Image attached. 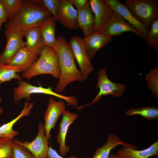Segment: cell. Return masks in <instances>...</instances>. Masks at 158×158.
<instances>
[{
  "label": "cell",
  "instance_id": "obj_1",
  "mask_svg": "<svg viewBox=\"0 0 158 158\" xmlns=\"http://www.w3.org/2000/svg\"><path fill=\"white\" fill-rule=\"evenodd\" d=\"M56 39L53 48L57 55L60 74L54 90L59 94L63 92L67 85L71 82L75 81L83 82L85 80L76 66L69 43L62 34L59 35Z\"/></svg>",
  "mask_w": 158,
  "mask_h": 158
},
{
  "label": "cell",
  "instance_id": "obj_2",
  "mask_svg": "<svg viewBox=\"0 0 158 158\" xmlns=\"http://www.w3.org/2000/svg\"><path fill=\"white\" fill-rule=\"evenodd\" d=\"M51 15L43 5L32 0H23L18 11L11 20L6 23L5 28L23 32L33 27H40L43 21Z\"/></svg>",
  "mask_w": 158,
  "mask_h": 158
},
{
  "label": "cell",
  "instance_id": "obj_3",
  "mask_svg": "<svg viewBox=\"0 0 158 158\" xmlns=\"http://www.w3.org/2000/svg\"><path fill=\"white\" fill-rule=\"evenodd\" d=\"M60 72L58 57L54 48L45 45L37 60L28 71L22 75L30 80L33 77L43 74H49L59 79Z\"/></svg>",
  "mask_w": 158,
  "mask_h": 158
},
{
  "label": "cell",
  "instance_id": "obj_4",
  "mask_svg": "<svg viewBox=\"0 0 158 158\" xmlns=\"http://www.w3.org/2000/svg\"><path fill=\"white\" fill-rule=\"evenodd\" d=\"M18 86L13 90V97L15 103L18 104L22 99L25 98L27 101L31 99V95L34 94H43L51 95L65 100L68 103L76 107L78 103V99L73 95L69 96L56 93L54 92L51 86L47 88L40 85L35 86L25 81L18 80Z\"/></svg>",
  "mask_w": 158,
  "mask_h": 158
},
{
  "label": "cell",
  "instance_id": "obj_5",
  "mask_svg": "<svg viewBox=\"0 0 158 158\" xmlns=\"http://www.w3.org/2000/svg\"><path fill=\"white\" fill-rule=\"evenodd\" d=\"M126 6L135 17L149 28L158 18V3L155 0H126Z\"/></svg>",
  "mask_w": 158,
  "mask_h": 158
},
{
  "label": "cell",
  "instance_id": "obj_6",
  "mask_svg": "<svg viewBox=\"0 0 158 158\" xmlns=\"http://www.w3.org/2000/svg\"><path fill=\"white\" fill-rule=\"evenodd\" d=\"M6 45L0 56V64L8 65L16 52L25 47L26 42L23 40V32L12 28H6L4 32Z\"/></svg>",
  "mask_w": 158,
  "mask_h": 158
},
{
  "label": "cell",
  "instance_id": "obj_7",
  "mask_svg": "<svg viewBox=\"0 0 158 158\" xmlns=\"http://www.w3.org/2000/svg\"><path fill=\"white\" fill-rule=\"evenodd\" d=\"M73 53L80 69V71L86 80L90 73L94 70L89 59L85 47L83 38L78 36L71 37L69 41Z\"/></svg>",
  "mask_w": 158,
  "mask_h": 158
},
{
  "label": "cell",
  "instance_id": "obj_8",
  "mask_svg": "<svg viewBox=\"0 0 158 158\" xmlns=\"http://www.w3.org/2000/svg\"><path fill=\"white\" fill-rule=\"evenodd\" d=\"M97 74V82L96 89H99V91L92 101L88 105L99 101L102 96L109 95L117 97L123 95L125 91V86L121 84L112 82L107 77L106 70L104 68L98 71Z\"/></svg>",
  "mask_w": 158,
  "mask_h": 158
},
{
  "label": "cell",
  "instance_id": "obj_9",
  "mask_svg": "<svg viewBox=\"0 0 158 158\" xmlns=\"http://www.w3.org/2000/svg\"><path fill=\"white\" fill-rule=\"evenodd\" d=\"M132 32L145 40L144 37L139 33L128 22L114 10L111 18L100 32L106 36H119L123 33Z\"/></svg>",
  "mask_w": 158,
  "mask_h": 158
},
{
  "label": "cell",
  "instance_id": "obj_10",
  "mask_svg": "<svg viewBox=\"0 0 158 158\" xmlns=\"http://www.w3.org/2000/svg\"><path fill=\"white\" fill-rule=\"evenodd\" d=\"M38 132L35 138L31 142H21L16 139L13 142L20 145L30 152L35 158H46L48 150V139L46 136L44 125L41 122L38 124Z\"/></svg>",
  "mask_w": 158,
  "mask_h": 158
},
{
  "label": "cell",
  "instance_id": "obj_11",
  "mask_svg": "<svg viewBox=\"0 0 158 158\" xmlns=\"http://www.w3.org/2000/svg\"><path fill=\"white\" fill-rule=\"evenodd\" d=\"M66 110V105L63 101H57L52 97H50L44 115L45 134L48 140L51 138V130L55 128L57 120Z\"/></svg>",
  "mask_w": 158,
  "mask_h": 158
},
{
  "label": "cell",
  "instance_id": "obj_12",
  "mask_svg": "<svg viewBox=\"0 0 158 158\" xmlns=\"http://www.w3.org/2000/svg\"><path fill=\"white\" fill-rule=\"evenodd\" d=\"M95 16L93 32L100 33L111 16L114 10L106 0H90Z\"/></svg>",
  "mask_w": 158,
  "mask_h": 158
},
{
  "label": "cell",
  "instance_id": "obj_13",
  "mask_svg": "<svg viewBox=\"0 0 158 158\" xmlns=\"http://www.w3.org/2000/svg\"><path fill=\"white\" fill-rule=\"evenodd\" d=\"M73 5L71 0H61L58 11V21L71 30L79 28L77 23L78 13Z\"/></svg>",
  "mask_w": 158,
  "mask_h": 158
},
{
  "label": "cell",
  "instance_id": "obj_14",
  "mask_svg": "<svg viewBox=\"0 0 158 158\" xmlns=\"http://www.w3.org/2000/svg\"><path fill=\"white\" fill-rule=\"evenodd\" d=\"M113 10L129 23L140 34L146 37L149 28L138 20L128 7L118 0H106Z\"/></svg>",
  "mask_w": 158,
  "mask_h": 158
},
{
  "label": "cell",
  "instance_id": "obj_15",
  "mask_svg": "<svg viewBox=\"0 0 158 158\" xmlns=\"http://www.w3.org/2000/svg\"><path fill=\"white\" fill-rule=\"evenodd\" d=\"M39 58L25 47L20 49L10 61L8 65L19 68L21 72L29 71Z\"/></svg>",
  "mask_w": 158,
  "mask_h": 158
},
{
  "label": "cell",
  "instance_id": "obj_16",
  "mask_svg": "<svg viewBox=\"0 0 158 158\" xmlns=\"http://www.w3.org/2000/svg\"><path fill=\"white\" fill-rule=\"evenodd\" d=\"M60 123L59 131L56 137L57 141L59 144V151L62 156L65 155L69 151L70 147L66 145V136L70 126L78 117V114L66 110L62 114Z\"/></svg>",
  "mask_w": 158,
  "mask_h": 158
},
{
  "label": "cell",
  "instance_id": "obj_17",
  "mask_svg": "<svg viewBox=\"0 0 158 158\" xmlns=\"http://www.w3.org/2000/svg\"><path fill=\"white\" fill-rule=\"evenodd\" d=\"M83 40L89 59L91 61L99 50L112 40V37L93 32L85 37Z\"/></svg>",
  "mask_w": 158,
  "mask_h": 158
},
{
  "label": "cell",
  "instance_id": "obj_18",
  "mask_svg": "<svg viewBox=\"0 0 158 158\" xmlns=\"http://www.w3.org/2000/svg\"><path fill=\"white\" fill-rule=\"evenodd\" d=\"M24 36L26 40L25 47L37 56H40L44 44L40 27H34L23 31Z\"/></svg>",
  "mask_w": 158,
  "mask_h": 158
},
{
  "label": "cell",
  "instance_id": "obj_19",
  "mask_svg": "<svg viewBox=\"0 0 158 158\" xmlns=\"http://www.w3.org/2000/svg\"><path fill=\"white\" fill-rule=\"evenodd\" d=\"M120 158H148L158 155V141L154 143L148 147L142 150L127 146L123 147L117 152Z\"/></svg>",
  "mask_w": 158,
  "mask_h": 158
},
{
  "label": "cell",
  "instance_id": "obj_20",
  "mask_svg": "<svg viewBox=\"0 0 158 158\" xmlns=\"http://www.w3.org/2000/svg\"><path fill=\"white\" fill-rule=\"evenodd\" d=\"M34 103L25 102L24 107L20 113L15 118L8 123L4 124L0 127V138H5L13 140L15 137L19 134L18 131L13 130L14 124L21 118L28 116L33 108Z\"/></svg>",
  "mask_w": 158,
  "mask_h": 158
},
{
  "label": "cell",
  "instance_id": "obj_21",
  "mask_svg": "<svg viewBox=\"0 0 158 158\" xmlns=\"http://www.w3.org/2000/svg\"><path fill=\"white\" fill-rule=\"evenodd\" d=\"M77 23L79 28L83 30L85 37L88 36L93 32L95 16L89 1L78 13Z\"/></svg>",
  "mask_w": 158,
  "mask_h": 158
},
{
  "label": "cell",
  "instance_id": "obj_22",
  "mask_svg": "<svg viewBox=\"0 0 158 158\" xmlns=\"http://www.w3.org/2000/svg\"><path fill=\"white\" fill-rule=\"evenodd\" d=\"M119 145L138 148L134 145L123 141L115 133H111L108 136L104 144L96 149L92 158H108L111 150Z\"/></svg>",
  "mask_w": 158,
  "mask_h": 158
},
{
  "label": "cell",
  "instance_id": "obj_23",
  "mask_svg": "<svg viewBox=\"0 0 158 158\" xmlns=\"http://www.w3.org/2000/svg\"><path fill=\"white\" fill-rule=\"evenodd\" d=\"M56 20L53 16L43 21L40 26L44 45L53 47L57 39L55 36Z\"/></svg>",
  "mask_w": 158,
  "mask_h": 158
},
{
  "label": "cell",
  "instance_id": "obj_24",
  "mask_svg": "<svg viewBox=\"0 0 158 158\" xmlns=\"http://www.w3.org/2000/svg\"><path fill=\"white\" fill-rule=\"evenodd\" d=\"M125 114L129 116L139 115L149 120H155L158 118V109L155 106L132 108L126 111Z\"/></svg>",
  "mask_w": 158,
  "mask_h": 158
},
{
  "label": "cell",
  "instance_id": "obj_25",
  "mask_svg": "<svg viewBox=\"0 0 158 158\" xmlns=\"http://www.w3.org/2000/svg\"><path fill=\"white\" fill-rule=\"evenodd\" d=\"M17 72H21L18 68L11 66L8 65L0 64V84L9 81L13 79L21 80L20 75Z\"/></svg>",
  "mask_w": 158,
  "mask_h": 158
},
{
  "label": "cell",
  "instance_id": "obj_26",
  "mask_svg": "<svg viewBox=\"0 0 158 158\" xmlns=\"http://www.w3.org/2000/svg\"><path fill=\"white\" fill-rule=\"evenodd\" d=\"M148 33L145 40L147 44L155 51H158V18L150 25Z\"/></svg>",
  "mask_w": 158,
  "mask_h": 158
},
{
  "label": "cell",
  "instance_id": "obj_27",
  "mask_svg": "<svg viewBox=\"0 0 158 158\" xmlns=\"http://www.w3.org/2000/svg\"><path fill=\"white\" fill-rule=\"evenodd\" d=\"M148 88L155 97H158V67L150 70L145 75Z\"/></svg>",
  "mask_w": 158,
  "mask_h": 158
},
{
  "label": "cell",
  "instance_id": "obj_28",
  "mask_svg": "<svg viewBox=\"0 0 158 158\" xmlns=\"http://www.w3.org/2000/svg\"><path fill=\"white\" fill-rule=\"evenodd\" d=\"M5 8L8 20H11L16 14L22 5V0H1Z\"/></svg>",
  "mask_w": 158,
  "mask_h": 158
},
{
  "label": "cell",
  "instance_id": "obj_29",
  "mask_svg": "<svg viewBox=\"0 0 158 158\" xmlns=\"http://www.w3.org/2000/svg\"><path fill=\"white\" fill-rule=\"evenodd\" d=\"M13 140L0 138V158H13Z\"/></svg>",
  "mask_w": 158,
  "mask_h": 158
},
{
  "label": "cell",
  "instance_id": "obj_30",
  "mask_svg": "<svg viewBox=\"0 0 158 158\" xmlns=\"http://www.w3.org/2000/svg\"><path fill=\"white\" fill-rule=\"evenodd\" d=\"M33 1L44 6L58 21V11L61 0H32Z\"/></svg>",
  "mask_w": 158,
  "mask_h": 158
},
{
  "label": "cell",
  "instance_id": "obj_31",
  "mask_svg": "<svg viewBox=\"0 0 158 158\" xmlns=\"http://www.w3.org/2000/svg\"><path fill=\"white\" fill-rule=\"evenodd\" d=\"M13 158H35L32 153L23 146L13 142Z\"/></svg>",
  "mask_w": 158,
  "mask_h": 158
},
{
  "label": "cell",
  "instance_id": "obj_32",
  "mask_svg": "<svg viewBox=\"0 0 158 158\" xmlns=\"http://www.w3.org/2000/svg\"><path fill=\"white\" fill-rule=\"evenodd\" d=\"M8 21L5 8L1 0H0V23H6Z\"/></svg>",
  "mask_w": 158,
  "mask_h": 158
},
{
  "label": "cell",
  "instance_id": "obj_33",
  "mask_svg": "<svg viewBox=\"0 0 158 158\" xmlns=\"http://www.w3.org/2000/svg\"><path fill=\"white\" fill-rule=\"evenodd\" d=\"M47 158H64L60 156L57 152L50 146L49 148L47 155ZM67 158H78L75 156H73Z\"/></svg>",
  "mask_w": 158,
  "mask_h": 158
},
{
  "label": "cell",
  "instance_id": "obj_34",
  "mask_svg": "<svg viewBox=\"0 0 158 158\" xmlns=\"http://www.w3.org/2000/svg\"><path fill=\"white\" fill-rule=\"evenodd\" d=\"M71 1L77 8L78 13L83 8L87 0H71Z\"/></svg>",
  "mask_w": 158,
  "mask_h": 158
},
{
  "label": "cell",
  "instance_id": "obj_35",
  "mask_svg": "<svg viewBox=\"0 0 158 158\" xmlns=\"http://www.w3.org/2000/svg\"><path fill=\"white\" fill-rule=\"evenodd\" d=\"M108 158H120L116 154L113 153L110 155Z\"/></svg>",
  "mask_w": 158,
  "mask_h": 158
},
{
  "label": "cell",
  "instance_id": "obj_36",
  "mask_svg": "<svg viewBox=\"0 0 158 158\" xmlns=\"http://www.w3.org/2000/svg\"><path fill=\"white\" fill-rule=\"evenodd\" d=\"M4 112V110L3 109L0 107V116L2 115Z\"/></svg>",
  "mask_w": 158,
  "mask_h": 158
},
{
  "label": "cell",
  "instance_id": "obj_37",
  "mask_svg": "<svg viewBox=\"0 0 158 158\" xmlns=\"http://www.w3.org/2000/svg\"><path fill=\"white\" fill-rule=\"evenodd\" d=\"M2 97L0 96V103H1L2 102Z\"/></svg>",
  "mask_w": 158,
  "mask_h": 158
},
{
  "label": "cell",
  "instance_id": "obj_38",
  "mask_svg": "<svg viewBox=\"0 0 158 158\" xmlns=\"http://www.w3.org/2000/svg\"><path fill=\"white\" fill-rule=\"evenodd\" d=\"M2 23H0V30L1 28V26ZM1 55V54H0V56Z\"/></svg>",
  "mask_w": 158,
  "mask_h": 158
}]
</instances>
